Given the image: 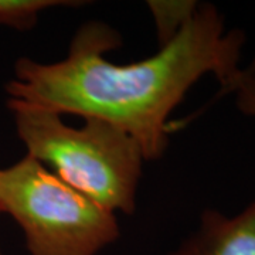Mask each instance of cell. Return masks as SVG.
Returning a JSON list of instances; mask_svg holds the SVG:
<instances>
[{
    "mask_svg": "<svg viewBox=\"0 0 255 255\" xmlns=\"http://www.w3.org/2000/svg\"><path fill=\"white\" fill-rule=\"evenodd\" d=\"M0 204L21 228L30 255H98L121 234L117 214L28 155L0 169Z\"/></svg>",
    "mask_w": 255,
    "mask_h": 255,
    "instance_id": "3957f363",
    "label": "cell"
},
{
    "mask_svg": "<svg viewBox=\"0 0 255 255\" xmlns=\"http://www.w3.org/2000/svg\"><path fill=\"white\" fill-rule=\"evenodd\" d=\"M6 104L26 155L111 213H135L146 160L133 137L102 119L84 118L74 128L54 111L11 98Z\"/></svg>",
    "mask_w": 255,
    "mask_h": 255,
    "instance_id": "7a4b0ae2",
    "label": "cell"
},
{
    "mask_svg": "<svg viewBox=\"0 0 255 255\" xmlns=\"http://www.w3.org/2000/svg\"><path fill=\"white\" fill-rule=\"evenodd\" d=\"M228 92H234L236 105L241 114L255 118V75H247L241 68Z\"/></svg>",
    "mask_w": 255,
    "mask_h": 255,
    "instance_id": "52a82bcc",
    "label": "cell"
},
{
    "mask_svg": "<svg viewBox=\"0 0 255 255\" xmlns=\"http://www.w3.org/2000/svg\"><path fill=\"white\" fill-rule=\"evenodd\" d=\"M146 4L155 21L159 47L169 44L200 6L196 0H150Z\"/></svg>",
    "mask_w": 255,
    "mask_h": 255,
    "instance_id": "5b68a950",
    "label": "cell"
},
{
    "mask_svg": "<svg viewBox=\"0 0 255 255\" xmlns=\"http://www.w3.org/2000/svg\"><path fill=\"white\" fill-rule=\"evenodd\" d=\"M3 214V209H1V204H0V216Z\"/></svg>",
    "mask_w": 255,
    "mask_h": 255,
    "instance_id": "9c48e42d",
    "label": "cell"
},
{
    "mask_svg": "<svg viewBox=\"0 0 255 255\" xmlns=\"http://www.w3.org/2000/svg\"><path fill=\"white\" fill-rule=\"evenodd\" d=\"M0 255H1V254H0Z\"/></svg>",
    "mask_w": 255,
    "mask_h": 255,
    "instance_id": "30bf717a",
    "label": "cell"
},
{
    "mask_svg": "<svg viewBox=\"0 0 255 255\" xmlns=\"http://www.w3.org/2000/svg\"><path fill=\"white\" fill-rule=\"evenodd\" d=\"M241 28H226L214 4L200 3L173 40L145 60L115 64L105 55L122 37L104 21H88L75 31L60 61L21 57L6 84L7 98L57 114L111 122L133 137L145 160H157L169 145V118L204 75H214L227 94L241 71L246 44Z\"/></svg>",
    "mask_w": 255,
    "mask_h": 255,
    "instance_id": "6da1fadb",
    "label": "cell"
},
{
    "mask_svg": "<svg viewBox=\"0 0 255 255\" xmlns=\"http://www.w3.org/2000/svg\"><path fill=\"white\" fill-rule=\"evenodd\" d=\"M169 255H255V199L234 216L206 209L197 228Z\"/></svg>",
    "mask_w": 255,
    "mask_h": 255,
    "instance_id": "277c9868",
    "label": "cell"
},
{
    "mask_svg": "<svg viewBox=\"0 0 255 255\" xmlns=\"http://www.w3.org/2000/svg\"><path fill=\"white\" fill-rule=\"evenodd\" d=\"M74 0H0V26L28 31L36 27L43 11L53 7H80Z\"/></svg>",
    "mask_w": 255,
    "mask_h": 255,
    "instance_id": "8992f818",
    "label": "cell"
},
{
    "mask_svg": "<svg viewBox=\"0 0 255 255\" xmlns=\"http://www.w3.org/2000/svg\"><path fill=\"white\" fill-rule=\"evenodd\" d=\"M243 73L247 74V75H255V54L246 68H243Z\"/></svg>",
    "mask_w": 255,
    "mask_h": 255,
    "instance_id": "ba28073f",
    "label": "cell"
}]
</instances>
